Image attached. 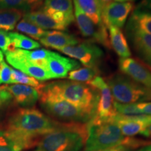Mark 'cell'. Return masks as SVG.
<instances>
[{
  "label": "cell",
  "mask_w": 151,
  "mask_h": 151,
  "mask_svg": "<svg viewBox=\"0 0 151 151\" xmlns=\"http://www.w3.org/2000/svg\"><path fill=\"white\" fill-rule=\"evenodd\" d=\"M22 18L44 30H65L67 29V27L58 23L40 9L24 13Z\"/></svg>",
  "instance_id": "obj_19"
},
{
  "label": "cell",
  "mask_w": 151,
  "mask_h": 151,
  "mask_svg": "<svg viewBox=\"0 0 151 151\" xmlns=\"http://www.w3.org/2000/svg\"><path fill=\"white\" fill-rule=\"evenodd\" d=\"M127 138L112 120L97 122L92 120L88 123V137L85 144V151L114 148L123 144Z\"/></svg>",
  "instance_id": "obj_5"
},
{
  "label": "cell",
  "mask_w": 151,
  "mask_h": 151,
  "mask_svg": "<svg viewBox=\"0 0 151 151\" xmlns=\"http://www.w3.org/2000/svg\"><path fill=\"white\" fill-rule=\"evenodd\" d=\"M39 41L46 48L56 49L58 50L65 47L78 44L81 40L74 35L66 32L50 30L46 31V33Z\"/></svg>",
  "instance_id": "obj_18"
},
{
  "label": "cell",
  "mask_w": 151,
  "mask_h": 151,
  "mask_svg": "<svg viewBox=\"0 0 151 151\" xmlns=\"http://www.w3.org/2000/svg\"><path fill=\"white\" fill-rule=\"evenodd\" d=\"M95 24L103 23L101 20L102 7L99 0H73Z\"/></svg>",
  "instance_id": "obj_22"
},
{
  "label": "cell",
  "mask_w": 151,
  "mask_h": 151,
  "mask_svg": "<svg viewBox=\"0 0 151 151\" xmlns=\"http://www.w3.org/2000/svg\"><path fill=\"white\" fill-rule=\"evenodd\" d=\"M74 6L75 22L79 31L87 40L94 43H99L105 48L110 49L111 44L108 35V29L104 24H95L85 13L81 10L75 1Z\"/></svg>",
  "instance_id": "obj_7"
},
{
  "label": "cell",
  "mask_w": 151,
  "mask_h": 151,
  "mask_svg": "<svg viewBox=\"0 0 151 151\" xmlns=\"http://www.w3.org/2000/svg\"><path fill=\"white\" fill-rule=\"evenodd\" d=\"M12 94L15 104L22 109H31L39 100V94L37 88L22 84L6 86Z\"/></svg>",
  "instance_id": "obj_17"
},
{
  "label": "cell",
  "mask_w": 151,
  "mask_h": 151,
  "mask_svg": "<svg viewBox=\"0 0 151 151\" xmlns=\"http://www.w3.org/2000/svg\"><path fill=\"white\" fill-rule=\"evenodd\" d=\"M5 55L9 65L22 73L33 77L37 81H46L52 79L46 69L24 59L17 54L14 50L6 52Z\"/></svg>",
  "instance_id": "obj_16"
},
{
  "label": "cell",
  "mask_w": 151,
  "mask_h": 151,
  "mask_svg": "<svg viewBox=\"0 0 151 151\" xmlns=\"http://www.w3.org/2000/svg\"><path fill=\"white\" fill-rule=\"evenodd\" d=\"M14 50L24 59L46 69V61L50 53V50L46 49H36L32 50L16 49Z\"/></svg>",
  "instance_id": "obj_25"
},
{
  "label": "cell",
  "mask_w": 151,
  "mask_h": 151,
  "mask_svg": "<svg viewBox=\"0 0 151 151\" xmlns=\"http://www.w3.org/2000/svg\"><path fill=\"white\" fill-rule=\"evenodd\" d=\"M114 108L116 113L122 116H134L143 115L138 109L137 103L135 104H121L114 101Z\"/></svg>",
  "instance_id": "obj_32"
},
{
  "label": "cell",
  "mask_w": 151,
  "mask_h": 151,
  "mask_svg": "<svg viewBox=\"0 0 151 151\" xmlns=\"http://www.w3.org/2000/svg\"><path fill=\"white\" fill-rule=\"evenodd\" d=\"M23 14V11L18 9H0V29L5 31L14 30Z\"/></svg>",
  "instance_id": "obj_23"
},
{
  "label": "cell",
  "mask_w": 151,
  "mask_h": 151,
  "mask_svg": "<svg viewBox=\"0 0 151 151\" xmlns=\"http://www.w3.org/2000/svg\"><path fill=\"white\" fill-rule=\"evenodd\" d=\"M4 54H3V52L1 51V50H0V63H1V62H4Z\"/></svg>",
  "instance_id": "obj_41"
},
{
  "label": "cell",
  "mask_w": 151,
  "mask_h": 151,
  "mask_svg": "<svg viewBox=\"0 0 151 151\" xmlns=\"http://www.w3.org/2000/svg\"><path fill=\"white\" fill-rule=\"evenodd\" d=\"M143 5L145 7L148 8V10L151 11V0H147V1H143Z\"/></svg>",
  "instance_id": "obj_39"
},
{
  "label": "cell",
  "mask_w": 151,
  "mask_h": 151,
  "mask_svg": "<svg viewBox=\"0 0 151 151\" xmlns=\"http://www.w3.org/2000/svg\"><path fill=\"white\" fill-rule=\"evenodd\" d=\"M35 151H41V150H39V149H37V150H35Z\"/></svg>",
  "instance_id": "obj_43"
},
{
  "label": "cell",
  "mask_w": 151,
  "mask_h": 151,
  "mask_svg": "<svg viewBox=\"0 0 151 151\" xmlns=\"http://www.w3.org/2000/svg\"><path fill=\"white\" fill-rule=\"evenodd\" d=\"M39 92L41 109L47 116L60 122L82 123L90 122L94 115L54 94Z\"/></svg>",
  "instance_id": "obj_3"
},
{
  "label": "cell",
  "mask_w": 151,
  "mask_h": 151,
  "mask_svg": "<svg viewBox=\"0 0 151 151\" xmlns=\"http://www.w3.org/2000/svg\"><path fill=\"white\" fill-rule=\"evenodd\" d=\"M10 46L11 39L9 36V32L0 29V49L1 50V52L4 54L8 52Z\"/></svg>",
  "instance_id": "obj_34"
},
{
  "label": "cell",
  "mask_w": 151,
  "mask_h": 151,
  "mask_svg": "<svg viewBox=\"0 0 151 151\" xmlns=\"http://www.w3.org/2000/svg\"><path fill=\"white\" fill-rule=\"evenodd\" d=\"M16 29L20 32L25 34L32 39H37V40H40L46 33V30L41 29L36 24L23 18L20 20L16 24Z\"/></svg>",
  "instance_id": "obj_29"
},
{
  "label": "cell",
  "mask_w": 151,
  "mask_h": 151,
  "mask_svg": "<svg viewBox=\"0 0 151 151\" xmlns=\"http://www.w3.org/2000/svg\"><path fill=\"white\" fill-rule=\"evenodd\" d=\"M141 135H142V136H143V137H145L146 138L151 139V124L150 125H149L148 127H147L146 129L141 134Z\"/></svg>",
  "instance_id": "obj_37"
},
{
  "label": "cell",
  "mask_w": 151,
  "mask_h": 151,
  "mask_svg": "<svg viewBox=\"0 0 151 151\" xmlns=\"http://www.w3.org/2000/svg\"><path fill=\"white\" fill-rule=\"evenodd\" d=\"M138 151H151V144L145 147H143L142 148H141L140 150H139Z\"/></svg>",
  "instance_id": "obj_40"
},
{
  "label": "cell",
  "mask_w": 151,
  "mask_h": 151,
  "mask_svg": "<svg viewBox=\"0 0 151 151\" xmlns=\"http://www.w3.org/2000/svg\"><path fill=\"white\" fill-rule=\"evenodd\" d=\"M11 39V46L9 51L22 49V50H36L40 48L41 44L31 38L18 32H9Z\"/></svg>",
  "instance_id": "obj_27"
},
{
  "label": "cell",
  "mask_w": 151,
  "mask_h": 151,
  "mask_svg": "<svg viewBox=\"0 0 151 151\" xmlns=\"http://www.w3.org/2000/svg\"><path fill=\"white\" fill-rule=\"evenodd\" d=\"M39 9L67 28L75 21L73 0H44Z\"/></svg>",
  "instance_id": "obj_10"
},
{
  "label": "cell",
  "mask_w": 151,
  "mask_h": 151,
  "mask_svg": "<svg viewBox=\"0 0 151 151\" xmlns=\"http://www.w3.org/2000/svg\"><path fill=\"white\" fill-rule=\"evenodd\" d=\"M88 137V123H76L69 129L57 130L43 136L38 142L41 151H81Z\"/></svg>",
  "instance_id": "obj_4"
},
{
  "label": "cell",
  "mask_w": 151,
  "mask_h": 151,
  "mask_svg": "<svg viewBox=\"0 0 151 151\" xmlns=\"http://www.w3.org/2000/svg\"><path fill=\"white\" fill-rule=\"evenodd\" d=\"M76 123L60 122L37 109H18L9 115L3 129L32 147L43 136L57 130L69 129Z\"/></svg>",
  "instance_id": "obj_1"
},
{
  "label": "cell",
  "mask_w": 151,
  "mask_h": 151,
  "mask_svg": "<svg viewBox=\"0 0 151 151\" xmlns=\"http://www.w3.org/2000/svg\"><path fill=\"white\" fill-rule=\"evenodd\" d=\"M14 104V97L7 89L6 86H0V122L5 118Z\"/></svg>",
  "instance_id": "obj_30"
},
{
  "label": "cell",
  "mask_w": 151,
  "mask_h": 151,
  "mask_svg": "<svg viewBox=\"0 0 151 151\" xmlns=\"http://www.w3.org/2000/svg\"><path fill=\"white\" fill-rule=\"evenodd\" d=\"M112 121L116 123L124 137H132L141 134L151 124V116H127L118 114L113 118Z\"/></svg>",
  "instance_id": "obj_14"
},
{
  "label": "cell",
  "mask_w": 151,
  "mask_h": 151,
  "mask_svg": "<svg viewBox=\"0 0 151 151\" xmlns=\"http://www.w3.org/2000/svg\"><path fill=\"white\" fill-rule=\"evenodd\" d=\"M79 68H81V63L77 60L52 51L46 61V69L52 79L65 78L70 71Z\"/></svg>",
  "instance_id": "obj_15"
},
{
  "label": "cell",
  "mask_w": 151,
  "mask_h": 151,
  "mask_svg": "<svg viewBox=\"0 0 151 151\" xmlns=\"http://www.w3.org/2000/svg\"><path fill=\"white\" fill-rule=\"evenodd\" d=\"M12 68L4 62L0 63V85L10 84Z\"/></svg>",
  "instance_id": "obj_33"
},
{
  "label": "cell",
  "mask_w": 151,
  "mask_h": 151,
  "mask_svg": "<svg viewBox=\"0 0 151 151\" xmlns=\"http://www.w3.org/2000/svg\"><path fill=\"white\" fill-rule=\"evenodd\" d=\"M120 72L138 83L151 89V68L140 60L132 58L119 60Z\"/></svg>",
  "instance_id": "obj_11"
},
{
  "label": "cell",
  "mask_w": 151,
  "mask_h": 151,
  "mask_svg": "<svg viewBox=\"0 0 151 151\" xmlns=\"http://www.w3.org/2000/svg\"><path fill=\"white\" fill-rule=\"evenodd\" d=\"M100 70L97 67H83L70 71L67 77L69 80L88 83L95 77L99 76Z\"/></svg>",
  "instance_id": "obj_28"
},
{
  "label": "cell",
  "mask_w": 151,
  "mask_h": 151,
  "mask_svg": "<svg viewBox=\"0 0 151 151\" xmlns=\"http://www.w3.org/2000/svg\"><path fill=\"white\" fill-rule=\"evenodd\" d=\"M37 90L58 96L94 116L97 113L99 92L85 83L71 80L55 81L42 84Z\"/></svg>",
  "instance_id": "obj_2"
},
{
  "label": "cell",
  "mask_w": 151,
  "mask_h": 151,
  "mask_svg": "<svg viewBox=\"0 0 151 151\" xmlns=\"http://www.w3.org/2000/svg\"><path fill=\"white\" fill-rule=\"evenodd\" d=\"M29 148L24 141L10 135L3 129H0V151H21Z\"/></svg>",
  "instance_id": "obj_26"
},
{
  "label": "cell",
  "mask_w": 151,
  "mask_h": 151,
  "mask_svg": "<svg viewBox=\"0 0 151 151\" xmlns=\"http://www.w3.org/2000/svg\"><path fill=\"white\" fill-rule=\"evenodd\" d=\"M87 84L96 88L99 92L97 113L92 120L97 122L111 121L117 113L114 108V100L107 83L99 76Z\"/></svg>",
  "instance_id": "obj_9"
},
{
  "label": "cell",
  "mask_w": 151,
  "mask_h": 151,
  "mask_svg": "<svg viewBox=\"0 0 151 151\" xmlns=\"http://www.w3.org/2000/svg\"><path fill=\"white\" fill-rule=\"evenodd\" d=\"M134 5L131 1H113L102 9L101 20L106 27H116L121 29L125 23Z\"/></svg>",
  "instance_id": "obj_13"
},
{
  "label": "cell",
  "mask_w": 151,
  "mask_h": 151,
  "mask_svg": "<svg viewBox=\"0 0 151 151\" xmlns=\"http://www.w3.org/2000/svg\"><path fill=\"white\" fill-rule=\"evenodd\" d=\"M115 101L121 104L151 101V89L138 83L122 73H116L106 81Z\"/></svg>",
  "instance_id": "obj_6"
},
{
  "label": "cell",
  "mask_w": 151,
  "mask_h": 151,
  "mask_svg": "<svg viewBox=\"0 0 151 151\" xmlns=\"http://www.w3.org/2000/svg\"><path fill=\"white\" fill-rule=\"evenodd\" d=\"M113 148H109V149H106V150H96V151H112Z\"/></svg>",
  "instance_id": "obj_42"
},
{
  "label": "cell",
  "mask_w": 151,
  "mask_h": 151,
  "mask_svg": "<svg viewBox=\"0 0 151 151\" xmlns=\"http://www.w3.org/2000/svg\"><path fill=\"white\" fill-rule=\"evenodd\" d=\"M137 105L143 115L151 116V101L137 103Z\"/></svg>",
  "instance_id": "obj_35"
},
{
  "label": "cell",
  "mask_w": 151,
  "mask_h": 151,
  "mask_svg": "<svg viewBox=\"0 0 151 151\" xmlns=\"http://www.w3.org/2000/svg\"><path fill=\"white\" fill-rule=\"evenodd\" d=\"M44 0H0V9H15L24 13L39 9Z\"/></svg>",
  "instance_id": "obj_24"
},
{
  "label": "cell",
  "mask_w": 151,
  "mask_h": 151,
  "mask_svg": "<svg viewBox=\"0 0 151 151\" xmlns=\"http://www.w3.org/2000/svg\"><path fill=\"white\" fill-rule=\"evenodd\" d=\"M100 4H101V7H102V9L105 8L106 6H107L109 4H110L111 3L113 2L115 0H99Z\"/></svg>",
  "instance_id": "obj_38"
},
{
  "label": "cell",
  "mask_w": 151,
  "mask_h": 151,
  "mask_svg": "<svg viewBox=\"0 0 151 151\" xmlns=\"http://www.w3.org/2000/svg\"><path fill=\"white\" fill-rule=\"evenodd\" d=\"M10 83L25 85V86L33 87L37 89L40 88L42 85V83H41L37 79L29 76L25 74V73H22V71L16 69H12Z\"/></svg>",
  "instance_id": "obj_31"
},
{
  "label": "cell",
  "mask_w": 151,
  "mask_h": 151,
  "mask_svg": "<svg viewBox=\"0 0 151 151\" xmlns=\"http://www.w3.org/2000/svg\"><path fill=\"white\" fill-rule=\"evenodd\" d=\"M139 150H135V149L129 148V147L122 146V145H120V146L114 147L113 148L112 151H138Z\"/></svg>",
  "instance_id": "obj_36"
},
{
  "label": "cell",
  "mask_w": 151,
  "mask_h": 151,
  "mask_svg": "<svg viewBox=\"0 0 151 151\" xmlns=\"http://www.w3.org/2000/svg\"><path fill=\"white\" fill-rule=\"evenodd\" d=\"M128 22L151 35V11L143 8L136 9L132 12Z\"/></svg>",
  "instance_id": "obj_21"
},
{
  "label": "cell",
  "mask_w": 151,
  "mask_h": 151,
  "mask_svg": "<svg viewBox=\"0 0 151 151\" xmlns=\"http://www.w3.org/2000/svg\"><path fill=\"white\" fill-rule=\"evenodd\" d=\"M60 52L73 59L78 60L87 67L99 68L104 56V52L96 43L86 40L75 46H69L59 49Z\"/></svg>",
  "instance_id": "obj_8"
},
{
  "label": "cell",
  "mask_w": 151,
  "mask_h": 151,
  "mask_svg": "<svg viewBox=\"0 0 151 151\" xmlns=\"http://www.w3.org/2000/svg\"><path fill=\"white\" fill-rule=\"evenodd\" d=\"M108 29L111 47H112L116 53L120 58H130L132 54L129 46L121 29L116 27H109Z\"/></svg>",
  "instance_id": "obj_20"
},
{
  "label": "cell",
  "mask_w": 151,
  "mask_h": 151,
  "mask_svg": "<svg viewBox=\"0 0 151 151\" xmlns=\"http://www.w3.org/2000/svg\"><path fill=\"white\" fill-rule=\"evenodd\" d=\"M128 39L141 61L151 68V35L128 22L126 27Z\"/></svg>",
  "instance_id": "obj_12"
}]
</instances>
